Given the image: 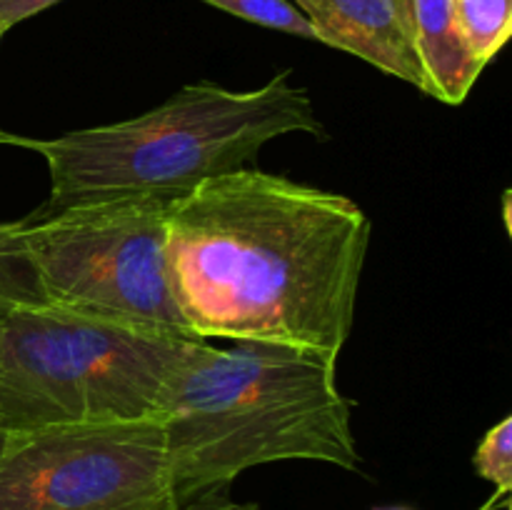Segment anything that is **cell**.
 I'll list each match as a JSON object with an SVG mask.
<instances>
[{
	"mask_svg": "<svg viewBox=\"0 0 512 510\" xmlns=\"http://www.w3.org/2000/svg\"><path fill=\"white\" fill-rule=\"evenodd\" d=\"M160 423L178 503L213 495L278 460L360 468L338 358L270 343L195 340L168 385Z\"/></svg>",
	"mask_w": 512,
	"mask_h": 510,
	"instance_id": "7a4b0ae2",
	"label": "cell"
},
{
	"mask_svg": "<svg viewBox=\"0 0 512 510\" xmlns=\"http://www.w3.org/2000/svg\"><path fill=\"white\" fill-rule=\"evenodd\" d=\"M410 38L425 75V95L460 105L478 83L485 65L465 48L453 13V0H403Z\"/></svg>",
	"mask_w": 512,
	"mask_h": 510,
	"instance_id": "ba28073f",
	"label": "cell"
},
{
	"mask_svg": "<svg viewBox=\"0 0 512 510\" xmlns=\"http://www.w3.org/2000/svg\"><path fill=\"white\" fill-rule=\"evenodd\" d=\"M168 215L160 195L75 200L20 220L15 243L40 303L198 340L170 285Z\"/></svg>",
	"mask_w": 512,
	"mask_h": 510,
	"instance_id": "5b68a950",
	"label": "cell"
},
{
	"mask_svg": "<svg viewBox=\"0 0 512 510\" xmlns=\"http://www.w3.org/2000/svg\"><path fill=\"white\" fill-rule=\"evenodd\" d=\"M383 510H403V508H383Z\"/></svg>",
	"mask_w": 512,
	"mask_h": 510,
	"instance_id": "e0dca14e",
	"label": "cell"
},
{
	"mask_svg": "<svg viewBox=\"0 0 512 510\" xmlns=\"http://www.w3.org/2000/svg\"><path fill=\"white\" fill-rule=\"evenodd\" d=\"M318 43L355 55L425 93V75L410 38L403 0H293Z\"/></svg>",
	"mask_w": 512,
	"mask_h": 510,
	"instance_id": "52a82bcc",
	"label": "cell"
},
{
	"mask_svg": "<svg viewBox=\"0 0 512 510\" xmlns=\"http://www.w3.org/2000/svg\"><path fill=\"white\" fill-rule=\"evenodd\" d=\"M453 13L468 53L488 65L512 33V0H453Z\"/></svg>",
	"mask_w": 512,
	"mask_h": 510,
	"instance_id": "9c48e42d",
	"label": "cell"
},
{
	"mask_svg": "<svg viewBox=\"0 0 512 510\" xmlns=\"http://www.w3.org/2000/svg\"><path fill=\"white\" fill-rule=\"evenodd\" d=\"M293 133L325 140V125L308 88L280 73L255 90L198 80L135 118L48 140L23 138L20 148L35 150L48 163L43 213H50L108 195L175 200L203 180L250 168L263 145Z\"/></svg>",
	"mask_w": 512,
	"mask_h": 510,
	"instance_id": "3957f363",
	"label": "cell"
},
{
	"mask_svg": "<svg viewBox=\"0 0 512 510\" xmlns=\"http://www.w3.org/2000/svg\"><path fill=\"white\" fill-rule=\"evenodd\" d=\"M200 3L213 5V8L223 10V13L248 20V23L260 25V28L280 30V33L295 35V38L318 40L315 28L295 8L293 0H200Z\"/></svg>",
	"mask_w": 512,
	"mask_h": 510,
	"instance_id": "30bf717a",
	"label": "cell"
},
{
	"mask_svg": "<svg viewBox=\"0 0 512 510\" xmlns=\"http://www.w3.org/2000/svg\"><path fill=\"white\" fill-rule=\"evenodd\" d=\"M0 38H3V33H0ZM20 135H13V133H5L3 128H0V145H20Z\"/></svg>",
	"mask_w": 512,
	"mask_h": 510,
	"instance_id": "9a60e30c",
	"label": "cell"
},
{
	"mask_svg": "<svg viewBox=\"0 0 512 510\" xmlns=\"http://www.w3.org/2000/svg\"><path fill=\"white\" fill-rule=\"evenodd\" d=\"M55 3H60V0H0V33L5 35L13 25L33 18L40 10Z\"/></svg>",
	"mask_w": 512,
	"mask_h": 510,
	"instance_id": "4fadbf2b",
	"label": "cell"
},
{
	"mask_svg": "<svg viewBox=\"0 0 512 510\" xmlns=\"http://www.w3.org/2000/svg\"><path fill=\"white\" fill-rule=\"evenodd\" d=\"M178 510H258L253 503H233L228 498H218V495H200V498L183 503Z\"/></svg>",
	"mask_w": 512,
	"mask_h": 510,
	"instance_id": "5bb4252c",
	"label": "cell"
},
{
	"mask_svg": "<svg viewBox=\"0 0 512 510\" xmlns=\"http://www.w3.org/2000/svg\"><path fill=\"white\" fill-rule=\"evenodd\" d=\"M18 223H0V315L18 305L40 303L33 273L20 255L15 233Z\"/></svg>",
	"mask_w": 512,
	"mask_h": 510,
	"instance_id": "8fae6325",
	"label": "cell"
},
{
	"mask_svg": "<svg viewBox=\"0 0 512 510\" xmlns=\"http://www.w3.org/2000/svg\"><path fill=\"white\" fill-rule=\"evenodd\" d=\"M480 478L498 485L500 493H510L512 488V418L505 415L498 425L485 433L473 458Z\"/></svg>",
	"mask_w": 512,
	"mask_h": 510,
	"instance_id": "7c38bea8",
	"label": "cell"
},
{
	"mask_svg": "<svg viewBox=\"0 0 512 510\" xmlns=\"http://www.w3.org/2000/svg\"><path fill=\"white\" fill-rule=\"evenodd\" d=\"M193 343L45 303L18 305L0 315V430L160 420Z\"/></svg>",
	"mask_w": 512,
	"mask_h": 510,
	"instance_id": "277c9868",
	"label": "cell"
},
{
	"mask_svg": "<svg viewBox=\"0 0 512 510\" xmlns=\"http://www.w3.org/2000/svg\"><path fill=\"white\" fill-rule=\"evenodd\" d=\"M8 440H10V435L0 430V453H3V450H5V445H8Z\"/></svg>",
	"mask_w": 512,
	"mask_h": 510,
	"instance_id": "2e32d148",
	"label": "cell"
},
{
	"mask_svg": "<svg viewBox=\"0 0 512 510\" xmlns=\"http://www.w3.org/2000/svg\"><path fill=\"white\" fill-rule=\"evenodd\" d=\"M160 420L50 425L0 453V510H178Z\"/></svg>",
	"mask_w": 512,
	"mask_h": 510,
	"instance_id": "8992f818",
	"label": "cell"
},
{
	"mask_svg": "<svg viewBox=\"0 0 512 510\" xmlns=\"http://www.w3.org/2000/svg\"><path fill=\"white\" fill-rule=\"evenodd\" d=\"M370 218L348 195L258 168L170 200L175 303L198 340L338 358L353 330Z\"/></svg>",
	"mask_w": 512,
	"mask_h": 510,
	"instance_id": "6da1fadb",
	"label": "cell"
}]
</instances>
